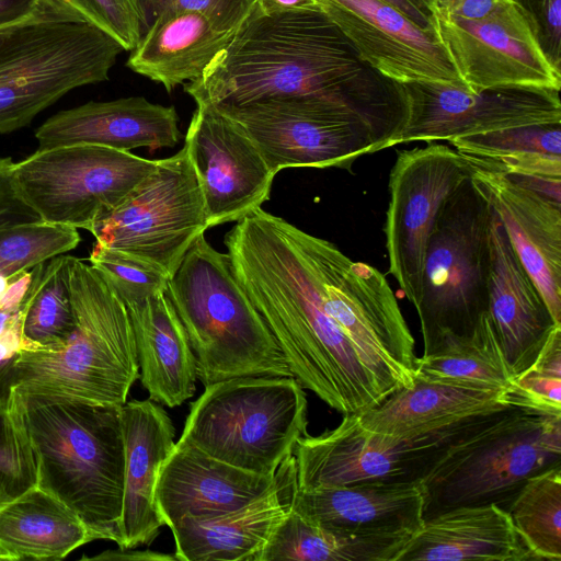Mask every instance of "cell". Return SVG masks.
I'll return each instance as SVG.
<instances>
[{
  "label": "cell",
  "instance_id": "obj_1",
  "mask_svg": "<svg viewBox=\"0 0 561 561\" xmlns=\"http://www.w3.org/2000/svg\"><path fill=\"white\" fill-rule=\"evenodd\" d=\"M184 90L195 103L214 106L280 99L328 103L363 121L381 150L396 145L407 117L399 83L371 68L319 8L264 15L255 4Z\"/></svg>",
  "mask_w": 561,
  "mask_h": 561
},
{
  "label": "cell",
  "instance_id": "obj_2",
  "mask_svg": "<svg viewBox=\"0 0 561 561\" xmlns=\"http://www.w3.org/2000/svg\"><path fill=\"white\" fill-rule=\"evenodd\" d=\"M224 238L234 276L293 377L342 414L387 397L324 307L312 234L256 208Z\"/></svg>",
  "mask_w": 561,
  "mask_h": 561
},
{
  "label": "cell",
  "instance_id": "obj_3",
  "mask_svg": "<svg viewBox=\"0 0 561 561\" xmlns=\"http://www.w3.org/2000/svg\"><path fill=\"white\" fill-rule=\"evenodd\" d=\"M424 518L465 505H508L531 476L561 465V416L511 405L409 440Z\"/></svg>",
  "mask_w": 561,
  "mask_h": 561
},
{
  "label": "cell",
  "instance_id": "obj_4",
  "mask_svg": "<svg viewBox=\"0 0 561 561\" xmlns=\"http://www.w3.org/2000/svg\"><path fill=\"white\" fill-rule=\"evenodd\" d=\"M32 445L37 486L69 507L95 539L121 542L124 439L121 407L13 392Z\"/></svg>",
  "mask_w": 561,
  "mask_h": 561
},
{
  "label": "cell",
  "instance_id": "obj_5",
  "mask_svg": "<svg viewBox=\"0 0 561 561\" xmlns=\"http://www.w3.org/2000/svg\"><path fill=\"white\" fill-rule=\"evenodd\" d=\"M76 328L56 350H25L14 364L13 392L61 394L122 407L139 378L125 302L91 264L71 256Z\"/></svg>",
  "mask_w": 561,
  "mask_h": 561
},
{
  "label": "cell",
  "instance_id": "obj_6",
  "mask_svg": "<svg viewBox=\"0 0 561 561\" xmlns=\"http://www.w3.org/2000/svg\"><path fill=\"white\" fill-rule=\"evenodd\" d=\"M165 295L188 337L197 379L293 377L263 319L237 280L228 253L202 234L170 277Z\"/></svg>",
  "mask_w": 561,
  "mask_h": 561
},
{
  "label": "cell",
  "instance_id": "obj_7",
  "mask_svg": "<svg viewBox=\"0 0 561 561\" xmlns=\"http://www.w3.org/2000/svg\"><path fill=\"white\" fill-rule=\"evenodd\" d=\"M125 49L60 0H39L0 42V135L33 118L73 89L108 79Z\"/></svg>",
  "mask_w": 561,
  "mask_h": 561
},
{
  "label": "cell",
  "instance_id": "obj_8",
  "mask_svg": "<svg viewBox=\"0 0 561 561\" xmlns=\"http://www.w3.org/2000/svg\"><path fill=\"white\" fill-rule=\"evenodd\" d=\"M308 402L294 377H238L205 386L180 440L245 471L274 476L307 433Z\"/></svg>",
  "mask_w": 561,
  "mask_h": 561
},
{
  "label": "cell",
  "instance_id": "obj_9",
  "mask_svg": "<svg viewBox=\"0 0 561 561\" xmlns=\"http://www.w3.org/2000/svg\"><path fill=\"white\" fill-rule=\"evenodd\" d=\"M492 207L465 180L443 203L425 253L415 309L424 353L446 336H469L489 316Z\"/></svg>",
  "mask_w": 561,
  "mask_h": 561
},
{
  "label": "cell",
  "instance_id": "obj_10",
  "mask_svg": "<svg viewBox=\"0 0 561 561\" xmlns=\"http://www.w3.org/2000/svg\"><path fill=\"white\" fill-rule=\"evenodd\" d=\"M158 160L95 145L36 150L13 162L12 183L42 221L90 228L156 168Z\"/></svg>",
  "mask_w": 561,
  "mask_h": 561
},
{
  "label": "cell",
  "instance_id": "obj_11",
  "mask_svg": "<svg viewBox=\"0 0 561 561\" xmlns=\"http://www.w3.org/2000/svg\"><path fill=\"white\" fill-rule=\"evenodd\" d=\"M207 229L201 183L183 146L158 160L125 201L89 231L95 242L150 261L171 277Z\"/></svg>",
  "mask_w": 561,
  "mask_h": 561
},
{
  "label": "cell",
  "instance_id": "obj_12",
  "mask_svg": "<svg viewBox=\"0 0 561 561\" xmlns=\"http://www.w3.org/2000/svg\"><path fill=\"white\" fill-rule=\"evenodd\" d=\"M215 107L245 130L275 174L299 167L350 170L357 158L381 150L363 121L328 103L280 99Z\"/></svg>",
  "mask_w": 561,
  "mask_h": 561
},
{
  "label": "cell",
  "instance_id": "obj_13",
  "mask_svg": "<svg viewBox=\"0 0 561 561\" xmlns=\"http://www.w3.org/2000/svg\"><path fill=\"white\" fill-rule=\"evenodd\" d=\"M407 117L396 145L451 140L505 128L561 122L560 90L528 85L472 89L451 82H398Z\"/></svg>",
  "mask_w": 561,
  "mask_h": 561
},
{
  "label": "cell",
  "instance_id": "obj_14",
  "mask_svg": "<svg viewBox=\"0 0 561 561\" xmlns=\"http://www.w3.org/2000/svg\"><path fill=\"white\" fill-rule=\"evenodd\" d=\"M472 172L467 156L433 141L397 154L389 175L386 248L389 273L414 307L428 238L439 209Z\"/></svg>",
  "mask_w": 561,
  "mask_h": 561
},
{
  "label": "cell",
  "instance_id": "obj_15",
  "mask_svg": "<svg viewBox=\"0 0 561 561\" xmlns=\"http://www.w3.org/2000/svg\"><path fill=\"white\" fill-rule=\"evenodd\" d=\"M434 16L437 38L468 87L560 90L561 72L547 60L514 2L484 20L455 19L437 10Z\"/></svg>",
  "mask_w": 561,
  "mask_h": 561
},
{
  "label": "cell",
  "instance_id": "obj_16",
  "mask_svg": "<svg viewBox=\"0 0 561 561\" xmlns=\"http://www.w3.org/2000/svg\"><path fill=\"white\" fill-rule=\"evenodd\" d=\"M184 146L198 176L207 228L238 221L270 199L275 173L233 119L196 103Z\"/></svg>",
  "mask_w": 561,
  "mask_h": 561
},
{
  "label": "cell",
  "instance_id": "obj_17",
  "mask_svg": "<svg viewBox=\"0 0 561 561\" xmlns=\"http://www.w3.org/2000/svg\"><path fill=\"white\" fill-rule=\"evenodd\" d=\"M359 56L396 82L458 81L436 32L424 31L381 0H316Z\"/></svg>",
  "mask_w": 561,
  "mask_h": 561
},
{
  "label": "cell",
  "instance_id": "obj_18",
  "mask_svg": "<svg viewBox=\"0 0 561 561\" xmlns=\"http://www.w3.org/2000/svg\"><path fill=\"white\" fill-rule=\"evenodd\" d=\"M471 180L497 214L520 263L561 324V203L474 165Z\"/></svg>",
  "mask_w": 561,
  "mask_h": 561
},
{
  "label": "cell",
  "instance_id": "obj_19",
  "mask_svg": "<svg viewBox=\"0 0 561 561\" xmlns=\"http://www.w3.org/2000/svg\"><path fill=\"white\" fill-rule=\"evenodd\" d=\"M296 490V460L290 454L272 484L242 507L211 518L176 522L170 528L176 560L259 561L272 534L291 511Z\"/></svg>",
  "mask_w": 561,
  "mask_h": 561
},
{
  "label": "cell",
  "instance_id": "obj_20",
  "mask_svg": "<svg viewBox=\"0 0 561 561\" xmlns=\"http://www.w3.org/2000/svg\"><path fill=\"white\" fill-rule=\"evenodd\" d=\"M255 4L228 14L162 12L152 18L130 50L126 66L169 92L179 84L192 82L232 41Z\"/></svg>",
  "mask_w": 561,
  "mask_h": 561
},
{
  "label": "cell",
  "instance_id": "obj_21",
  "mask_svg": "<svg viewBox=\"0 0 561 561\" xmlns=\"http://www.w3.org/2000/svg\"><path fill=\"white\" fill-rule=\"evenodd\" d=\"M291 510L324 528L364 536L413 537L424 520L417 481H371L296 490Z\"/></svg>",
  "mask_w": 561,
  "mask_h": 561
},
{
  "label": "cell",
  "instance_id": "obj_22",
  "mask_svg": "<svg viewBox=\"0 0 561 561\" xmlns=\"http://www.w3.org/2000/svg\"><path fill=\"white\" fill-rule=\"evenodd\" d=\"M181 136L175 107L142 96L91 101L64 110L35 131L37 150L95 145L123 151L148 148L152 152L174 147Z\"/></svg>",
  "mask_w": 561,
  "mask_h": 561
},
{
  "label": "cell",
  "instance_id": "obj_23",
  "mask_svg": "<svg viewBox=\"0 0 561 561\" xmlns=\"http://www.w3.org/2000/svg\"><path fill=\"white\" fill-rule=\"evenodd\" d=\"M274 477L237 468L179 439L160 468L156 503L171 528L183 517L205 519L238 510L261 495Z\"/></svg>",
  "mask_w": 561,
  "mask_h": 561
},
{
  "label": "cell",
  "instance_id": "obj_24",
  "mask_svg": "<svg viewBox=\"0 0 561 561\" xmlns=\"http://www.w3.org/2000/svg\"><path fill=\"white\" fill-rule=\"evenodd\" d=\"M489 316L515 376L534 363L550 332L561 325L520 263L494 209L490 225Z\"/></svg>",
  "mask_w": 561,
  "mask_h": 561
},
{
  "label": "cell",
  "instance_id": "obj_25",
  "mask_svg": "<svg viewBox=\"0 0 561 561\" xmlns=\"http://www.w3.org/2000/svg\"><path fill=\"white\" fill-rule=\"evenodd\" d=\"M124 491L121 549L150 545L164 523L156 503L159 471L174 447L175 428L161 404L146 400L121 407Z\"/></svg>",
  "mask_w": 561,
  "mask_h": 561
},
{
  "label": "cell",
  "instance_id": "obj_26",
  "mask_svg": "<svg viewBox=\"0 0 561 561\" xmlns=\"http://www.w3.org/2000/svg\"><path fill=\"white\" fill-rule=\"evenodd\" d=\"M508 407L504 391L453 386L414 375L412 385L396 390L357 416L375 440L396 446Z\"/></svg>",
  "mask_w": 561,
  "mask_h": 561
},
{
  "label": "cell",
  "instance_id": "obj_27",
  "mask_svg": "<svg viewBox=\"0 0 561 561\" xmlns=\"http://www.w3.org/2000/svg\"><path fill=\"white\" fill-rule=\"evenodd\" d=\"M297 489L346 486L371 481L410 480L400 445L386 446L360 426L357 413L320 435H302L293 451Z\"/></svg>",
  "mask_w": 561,
  "mask_h": 561
},
{
  "label": "cell",
  "instance_id": "obj_28",
  "mask_svg": "<svg viewBox=\"0 0 561 561\" xmlns=\"http://www.w3.org/2000/svg\"><path fill=\"white\" fill-rule=\"evenodd\" d=\"M534 560L505 508L465 505L424 518L397 561Z\"/></svg>",
  "mask_w": 561,
  "mask_h": 561
},
{
  "label": "cell",
  "instance_id": "obj_29",
  "mask_svg": "<svg viewBox=\"0 0 561 561\" xmlns=\"http://www.w3.org/2000/svg\"><path fill=\"white\" fill-rule=\"evenodd\" d=\"M135 337L139 378L149 399L175 408L195 393L196 359L165 293L126 306Z\"/></svg>",
  "mask_w": 561,
  "mask_h": 561
},
{
  "label": "cell",
  "instance_id": "obj_30",
  "mask_svg": "<svg viewBox=\"0 0 561 561\" xmlns=\"http://www.w3.org/2000/svg\"><path fill=\"white\" fill-rule=\"evenodd\" d=\"M92 540L83 522L37 485L0 508V560H60Z\"/></svg>",
  "mask_w": 561,
  "mask_h": 561
},
{
  "label": "cell",
  "instance_id": "obj_31",
  "mask_svg": "<svg viewBox=\"0 0 561 561\" xmlns=\"http://www.w3.org/2000/svg\"><path fill=\"white\" fill-rule=\"evenodd\" d=\"M449 142L483 170L507 176L561 178V122L505 128Z\"/></svg>",
  "mask_w": 561,
  "mask_h": 561
},
{
  "label": "cell",
  "instance_id": "obj_32",
  "mask_svg": "<svg viewBox=\"0 0 561 561\" xmlns=\"http://www.w3.org/2000/svg\"><path fill=\"white\" fill-rule=\"evenodd\" d=\"M411 538L333 530L291 510L272 534L259 561H397Z\"/></svg>",
  "mask_w": 561,
  "mask_h": 561
},
{
  "label": "cell",
  "instance_id": "obj_33",
  "mask_svg": "<svg viewBox=\"0 0 561 561\" xmlns=\"http://www.w3.org/2000/svg\"><path fill=\"white\" fill-rule=\"evenodd\" d=\"M424 379L453 386L507 392L515 378L491 319L469 336H446L428 354L415 359Z\"/></svg>",
  "mask_w": 561,
  "mask_h": 561
},
{
  "label": "cell",
  "instance_id": "obj_34",
  "mask_svg": "<svg viewBox=\"0 0 561 561\" xmlns=\"http://www.w3.org/2000/svg\"><path fill=\"white\" fill-rule=\"evenodd\" d=\"M71 256L60 254L32 268L22 334L32 350L62 347L76 328L70 293Z\"/></svg>",
  "mask_w": 561,
  "mask_h": 561
},
{
  "label": "cell",
  "instance_id": "obj_35",
  "mask_svg": "<svg viewBox=\"0 0 561 561\" xmlns=\"http://www.w3.org/2000/svg\"><path fill=\"white\" fill-rule=\"evenodd\" d=\"M506 511L534 560H561V465L528 478Z\"/></svg>",
  "mask_w": 561,
  "mask_h": 561
},
{
  "label": "cell",
  "instance_id": "obj_36",
  "mask_svg": "<svg viewBox=\"0 0 561 561\" xmlns=\"http://www.w3.org/2000/svg\"><path fill=\"white\" fill-rule=\"evenodd\" d=\"M78 229L42 220L0 227V275L32 270L80 243Z\"/></svg>",
  "mask_w": 561,
  "mask_h": 561
},
{
  "label": "cell",
  "instance_id": "obj_37",
  "mask_svg": "<svg viewBox=\"0 0 561 561\" xmlns=\"http://www.w3.org/2000/svg\"><path fill=\"white\" fill-rule=\"evenodd\" d=\"M510 405L561 416V325L550 332L534 363L516 375Z\"/></svg>",
  "mask_w": 561,
  "mask_h": 561
},
{
  "label": "cell",
  "instance_id": "obj_38",
  "mask_svg": "<svg viewBox=\"0 0 561 561\" xmlns=\"http://www.w3.org/2000/svg\"><path fill=\"white\" fill-rule=\"evenodd\" d=\"M89 262L121 297L126 306L136 305L165 293L169 274L159 265L136 255L94 243Z\"/></svg>",
  "mask_w": 561,
  "mask_h": 561
},
{
  "label": "cell",
  "instance_id": "obj_39",
  "mask_svg": "<svg viewBox=\"0 0 561 561\" xmlns=\"http://www.w3.org/2000/svg\"><path fill=\"white\" fill-rule=\"evenodd\" d=\"M37 485L28 436L14 409H0V508Z\"/></svg>",
  "mask_w": 561,
  "mask_h": 561
},
{
  "label": "cell",
  "instance_id": "obj_40",
  "mask_svg": "<svg viewBox=\"0 0 561 561\" xmlns=\"http://www.w3.org/2000/svg\"><path fill=\"white\" fill-rule=\"evenodd\" d=\"M32 270L12 276L0 297V409H9L13 399V370L20 354L32 350L22 334L23 314Z\"/></svg>",
  "mask_w": 561,
  "mask_h": 561
},
{
  "label": "cell",
  "instance_id": "obj_41",
  "mask_svg": "<svg viewBox=\"0 0 561 561\" xmlns=\"http://www.w3.org/2000/svg\"><path fill=\"white\" fill-rule=\"evenodd\" d=\"M131 50L149 26L147 0H60Z\"/></svg>",
  "mask_w": 561,
  "mask_h": 561
},
{
  "label": "cell",
  "instance_id": "obj_42",
  "mask_svg": "<svg viewBox=\"0 0 561 561\" xmlns=\"http://www.w3.org/2000/svg\"><path fill=\"white\" fill-rule=\"evenodd\" d=\"M552 67L561 72V0H512Z\"/></svg>",
  "mask_w": 561,
  "mask_h": 561
},
{
  "label": "cell",
  "instance_id": "obj_43",
  "mask_svg": "<svg viewBox=\"0 0 561 561\" xmlns=\"http://www.w3.org/2000/svg\"><path fill=\"white\" fill-rule=\"evenodd\" d=\"M12 158H0V227L41 220L18 195L12 183Z\"/></svg>",
  "mask_w": 561,
  "mask_h": 561
},
{
  "label": "cell",
  "instance_id": "obj_44",
  "mask_svg": "<svg viewBox=\"0 0 561 561\" xmlns=\"http://www.w3.org/2000/svg\"><path fill=\"white\" fill-rule=\"evenodd\" d=\"M256 0H147L152 18L168 11L228 14L252 8Z\"/></svg>",
  "mask_w": 561,
  "mask_h": 561
},
{
  "label": "cell",
  "instance_id": "obj_45",
  "mask_svg": "<svg viewBox=\"0 0 561 561\" xmlns=\"http://www.w3.org/2000/svg\"><path fill=\"white\" fill-rule=\"evenodd\" d=\"M512 0H437L435 10L461 20H484L512 4Z\"/></svg>",
  "mask_w": 561,
  "mask_h": 561
},
{
  "label": "cell",
  "instance_id": "obj_46",
  "mask_svg": "<svg viewBox=\"0 0 561 561\" xmlns=\"http://www.w3.org/2000/svg\"><path fill=\"white\" fill-rule=\"evenodd\" d=\"M424 31L435 32L434 10L437 0H381Z\"/></svg>",
  "mask_w": 561,
  "mask_h": 561
},
{
  "label": "cell",
  "instance_id": "obj_47",
  "mask_svg": "<svg viewBox=\"0 0 561 561\" xmlns=\"http://www.w3.org/2000/svg\"><path fill=\"white\" fill-rule=\"evenodd\" d=\"M39 0H0V28L25 20Z\"/></svg>",
  "mask_w": 561,
  "mask_h": 561
},
{
  "label": "cell",
  "instance_id": "obj_48",
  "mask_svg": "<svg viewBox=\"0 0 561 561\" xmlns=\"http://www.w3.org/2000/svg\"><path fill=\"white\" fill-rule=\"evenodd\" d=\"M256 8L261 14L272 15L278 13L312 10L318 5L316 0H256Z\"/></svg>",
  "mask_w": 561,
  "mask_h": 561
},
{
  "label": "cell",
  "instance_id": "obj_49",
  "mask_svg": "<svg viewBox=\"0 0 561 561\" xmlns=\"http://www.w3.org/2000/svg\"><path fill=\"white\" fill-rule=\"evenodd\" d=\"M83 559H95V560H176L175 556L163 554L160 552H153L150 550L146 551H128V549L108 550L104 551L99 556Z\"/></svg>",
  "mask_w": 561,
  "mask_h": 561
},
{
  "label": "cell",
  "instance_id": "obj_50",
  "mask_svg": "<svg viewBox=\"0 0 561 561\" xmlns=\"http://www.w3.org/2000/svg\"><path fill=\"white\" fill-rule=\"evenodd\" d=\"M12 277L0 275V297L7 290Z\"/></svg>",
  "mask_w": 561,
  "mask_h": 561
},
{
  "label": "cell",
  "instance_id": "obj_51",
  "mask_svg": "<svg viewBox=\"0 0 561 561\" xmlns=\"http://www.w3.org/2000/svg\"><path fill=\"white\" fill-rule=\"evenodd\" d=\"M13 25L0 28V42L4 38V36L8 34V32Z\"/></svg>",
  "mask_w": 561,
  "mask_h": 561
}]
</instances>
